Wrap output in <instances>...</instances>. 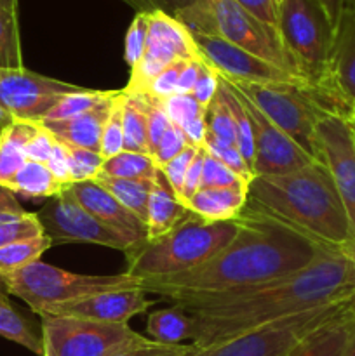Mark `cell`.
I'll list each match as a JSON object with an SVG mask.
<instances>
[{
    "label": "cell",
    "mask_w": 355,
    "mask_h": 356,
    "mask_svg": "<svg viewBox=\"0 0 355 356\" xmlns=\"http://www.w3.org/2000/svg\"><path fill=\"white\" fill-rule=\"evenodd\" d=\"M45 165L49 167V170L52 172V176L59 181L61 184L65 186H72L73 181H72V174H70V167H68V160H66V153L63 149L61 143L56 141L54 149H52V155L51 159L47 160Z\"/></svg>",
    "instance_id": "obj_52"
},
{
    "label": "cell",
    "mask_w": 355,
    "mask_h": 356,
    "mask_svg": "<svg viewBox=\"0 0 355 356\" xmlns=\"http://www.w3.org/2000/svg\"><path fill=\"white\" fill-rule=\"evenodd\" d=\"M56 146V139L42 127L37 122V129H35V134L31 136L30 141L24 146V153H26L28 160H33V162L47 163V160L51 159L52 149Z\"/></svg>",
    "instance_id": "obj_48"
},
{
    "label": "cell",
    "mask_w": 355,
    "mask_h": 356,
    "mask_svg": "<svg viewBox=\"0 0 355 356\" xmlns=\"http://www.w3.org/2000/svg\"><path fill=\"white\" fill-rule=\"evenodd\" d=\"M150 26V14L148 13H136L131 26H129L127 35H125V47L124 59L129 68H134L141 61L146 47V37H148Z\"/></svg>",
    "instance_id": "obj_39"
},
{
    "label": "cell",
    "mask_w": 355,
    "mask_h": 356,
    "mask_svg": "<svg viewBox=\"0 0 355 356\" xmlns=\"http://www.w3.org/2000/svg\"><path fill=\"white\" fill-rule=\"evenodd\" d=\"M244 9L249 10L251 14L261 19L263 23L277 28V14L278 3L275 0H237Z\"/></svg>",
    "instance_id": "obj_51"
},
{
    "label": "cell",
    "mask_w": 355,
    "mask_h": 356,
    "mask_svg": "<svg viewBox=\"0 0 355 356\" xmlns=\"http://www.w3.org/2000/svg\"><path fill=\"white\" fill-rule=\"evenodd\" d=\"M205 118H207V136L214 138L216 141L225 143V145L237 146L235 122H233L232 113H230V108L228 104H226L219 87L214 99H212L211 104L207 106Z\"/></svg>",
    "instance_id": "obj_35"
},
{
    "label": "cell",
    "mask_w": 355,
    "mask_h": 356,
    "mask_svg": "<svg viewBox=\"0 0 355 356\" xmlns=\"http://www.w3.org/2000/svg\"><path fill=\"white\" fill-rule=\"evenodd\" d=\"M68 190L59 197L49 198L47 204L37 212L44 233L52 240V245L73 242L96 243L124 254L134 249L125 236L87 212Z\"/></svg>",
    "instance_id": "obj_12"
},
{
    "label": "cell",
    "mask_w": 355,
    "mask_h": 356,
    "mask_svg": "<svg viewBox=\"0 0 355 356\" xmlns=\"http://www.w3.org/2000/svg\"><path fill=\"white\" fill-rule=\"evenodd\" d=\"M237 233V221L207 222L188 212L187 218L167 235L145 240L127 257L125 273L141 280L171 277L202 266L221 252Z\"/></svg>",
    "instance_id": "obj_4"
},
{
    "label": "cell",
    "mask_w": 355,
    "mask_h": 356,
    "mask_svg": "<svg viewBox=\"0 0 355 356\" xmlns=\"http://www.w3.org/2000/svg\"><path fill=\"white\" fill-rule=\"evenodd\" d=\"M122 110H124V103H122V90H118L113 103H111L110 111H108L106 120H104L103 124V132H101L100 153L104 160L124 152V125H122Z\"/></svg>",
    "instance_id": "obj_37"
},
{
    "label": "cell",
    "mask_w": 355,
    "mask_h": 356,
    "mask_svg": "<svg viewBox=\"0 0 355 356\" xmlns=\"http://www.w3.org/2000/svg\"><path fill=\"white\" fill-rule=\"evenodd\" d=\"M191 37H194L202 59L207 61L223 79L230 80V82L308 87L298 76L230 44L219 35L191 33Z\"/></svg>",
    "instance_id": "obj_15"
},
{
    "label": "cell",
    "mask_w": 355,
    "mask_h": 356,
    "mask_svg": "<svg viewBox=\"0 0 355 356\" xmlns=\"http://www.w3.org/2000/svg\"><path fill=\"white\" fill-rule=\"evenodd\" d=\"M240 99H242L244 106L249 113L251 124H253L254 177L289 174L310 165L312 162H317L312 156L306 155L291 138H287L277 125L271 124L244 94H240Z\"/></svg>",
    "instance_id": "obj_17"
},
{
    "label": "cell",
    "mask_w": 355,
    "mask_h": 356,
    "mask_svg": "<svg viewBox=\"0 0 355 356\" xmlns=\"http://www.w3.org/2000/svg\"><path fill=\"white\" fill-rule=\"evenodd\" d=\"M0 7L10 13H17V0H0Z\"/></svg>",
    "instance_id": "obj_59"
},
{
    "label": "cell",
    "mask_w": 355,
    "mask_h": 356,
    "mask_svg": "<svg viewBox=\"0 0 355 356\" xmlns=\"http://www.w3.org/2000/svg\"><path fill=\"white\" fill-rule=\"evenodd\" d=\"M155 179V177H153ZM153 179H115V177L97 176L96 183L103 186L111 197L117 198L131 214L141 222H146L148 214V198ZM146 226V225H145Z\"/></svg>",
    "instance_id": "obj_28"
},
{
    "label": "cell",
    "mask_w": 355,
    "mask_h": 356,
    "mask_svg": "<svg viewBox=\"0 0 355 356\" xmlns=\"http://www.w3.org/2000/svg\"><path fill=\"white\" fill-rule=\"evenodd\" d=\"M118 90L111 97L96 106L94 110L87 111V113L79 115V117L68 118V120H42L38 124L56 139V141L68 143V145L80 146V148L93 149V152L100 153L101 145V132H103V124L108 117L111 103H113L115 96Z\"/></svg>",
    "instance_id": "obj_20"
},
{
    "label": "cell",
    "mask_w": 355,
    "mask_h": 356,
    "mask_svg": "<svg viewBox=\"0 0 355 356\" xmlns=\"http://www.w3.org/2000/svg\"><path fill=\"white\" fill-rule=\"evenodd\" d=\"M355 118V104H354V108H352V117H350V120H354Z\"/></svg>",
    "instance_id": "obj_62"
},
{
    "label": "cell",
    "mask_w": 355,
    "mask_h": 356,
    "mask_svg": "<svg viewBox=\"0 0 355 356\" xmlns=\"http://www.w3.org/2000/svg\"><path fill=\"white\" fill-rule=\"evenodd\" d=\"M152 305H155V301H152L143 289H132V291L101 292L75 301L49 306L38 313V316L51 315L104 323H127L132 316L148 312Z\"/></svg>",
    "instance_id": "obj_18"
},
{
    "label": "cell",
    "mask_w": 355,
    "mask_h": 356,
    "mask_svg": "<svg viewBox=\"0 0 355 356\" xmlns=\"http://www.w3.org/2000/svg\"><path fill=\"white\" fill-rule=\"evenodd\" d=\"M235 221V236L212 259L184 273L143 280V291L167 299L239 291L296 273L329 250L251 200Z\"/></svg>",
    "instance_id": "obj_2"
},
{
    "label": "cell",
    "mask_w": 355,
    "mask_h": 356,
    "mask_svg": "<svg viewBox=\"0 0 355 356\" xmlns=\"http://www.w3.org/2000/svg\"><path fill=\"white\" fill-rule=\"evenodd\" d=\"M205 152L211 153L214 159H218L219 162L225 163L228 169H232L233 172L239 174L247 184H251V181L254 179V172L251 170V167L247 165V162L244 160V156L240 155L239 148L235 145H225V143L216 141L214 138L207 136L204 143Z\"/></svg>",
    "instance_id": "obj_40"
},
{
    "label": "cell",
    "mask_w": 355,
    "mask_h": 356,
    "mask_svg": "<svg viewBox=\"0 0 355 356\" xmlns=\"http://www.w3.org/2000/svg\"><path fill=\"white\" fill-rule=\"evenodd\" d=\"M198 148L197 146H191L188 145L183 152L180 153L178 156H174L171 162H167L162 169H159L160 172L164 174V177L167 179L169 186L173 188V191L176 193V197L181 200V191H183V183H184V177H187V170L190 167L191 160L195 159L197 155ZM183 204V202H181Z\"/></svg>",
    "instance_id": "obj_44"
},
{
    "label": "cell",
    "mask_w": 355,
    "mask_h": 356,
    "mask_svg": "<svg viewBox=\"0 0 355 356\" xmlns=\"http://www.w3.org/2000/svg\"><path fill=\"white\" fill-rule=\"evenodd\" d=\"M355 318V294L320 308L274 320L239 334L195 356H285L301 341L331 323Z\"/></svg>",
    "instance_id": "obj_6"
},
{
    "label": "cell",
    "mask_w": 355,
    "mask_h": 356,
    "mask_svg": "<svg viewBox=\"0 0 355 356\" xmlns=\"http://www.w3.org/2000/svg\"><path fill=\"white\" fill-rule=\"evenodd\" d=\"M320 2H322V6L326 7V10H327V14H329L331 21H333L334 28H336L338 19H340V14H341V10H343L345 0H320Z\"/></svg>",
    "instance_id": "obj_56"
},
{
    "label": "cell",
    "mask_w": 355,
    "mask_h": 356,
    "mask_svg": "<svg viewBox=\"0 0 355 356\" xmlns=\"http://www.w3.org/2000/svg\"><path fill=\"white\" fill-rule=\"evenodd\" d=\"M230 83L240 94H244L271 124L277 125L287 138H291L306 155L317 162H322L317 125L324 115L329 113L324 110L312 89L301 86Z\"/></svg>",
    "instance_id": "obj_8"
},
{
    "label": "cell",
    "mask_w": 355,
    "mask_h": 356,
    "mask_svg": "<svg viewBox=\"0 0 355 356\" xmlns=\"http://www.w3.org/2000/svg\"><path fill=\"white\" fill-rule=\"evenodd\" d=\"M183 134L187 138L188 145L197 146V148H204L205 138H207V118H205V111L195 117L187 127L183 129Z\"/></svg>",
    "instance_id": "obj_54"
},
{
    "label": "cell",
    "mask_w": 355,
    "mask_h": 356,
    "mask_svg": "<svg viewBox=\"0 0 355 356\" xmlns=\"http://www.w3.org/2000/svg\"><path fill=\"white\" fill-rule=\"evenodd\" d=\"M2 277L9 296H16L26 302L37 315L49 306L75 301L101 292L141 289L143 284L141 278L132 277L125 271L117 275H82L51 266L42 261H35Z\"/></svg>",
    "instance_id": "obj_5"
},
{
    "label": "cell",
    "mask_w": 355,
    "mask_h": 356,
    "mask_svg": "<svg viewBox=\"0 0 355 356\" xmlns=\"http://www.w3.org/2000/svg\"><path fill=\"white\" fill-rule=\"evenodd\" d=\"M150 26L145 54L131 70L125 92L146 94L153 79L174 61L202 58L190 30L166 13H148Z\"/></svg>",
    "instance_id": "obj_11"
},
{
    "label": "cell",
    "mask_w": 355,
    "mask_h": 356,
    "mask_svg": "<svg viewBox=\"0 0 355 356\" xmlns=\"http://www.w3.org/2000/svg\"><path fill=\"white\" fill-rule=\"evenodd\" d=\"M317 97L327 113L350 120L355 104V7L343 6L341 10L329 65Z\"/></svg>",
    "instance_id": "obj_14"
},
{
    "label": "cell",
    "mask_w": 355,
    "mask_h": 356,
    "mask_svg": "<svg viewBox=\"0 0 355 356\" xmlns=\"http://www.w3.org/2000/svg\"><path fill=\"white\" fill-rule=\"evenodd\" d=\"M37 122L14 120L0 132V186L9 188L14 176L26 163L24 146L35 134Z\"/></svg>",
    "instance_id": "obj_24"
},
{
    "label": "cell",
    "mask_w": 355,
    "mask_h": 356,
    "mask_svg": "<svg viewBox=\"0 0 355 356\" xmlns=\"http://www.w3.org/2000/svg\"><path fill=\"white\" fill-rule=\"evenodd\" d=\"M188 212L190 211L181 204L164 174L159 170L148 198V214L145 222L146 240L162 238L187 218Z\"/></svg>",
    "instance_id": "obj_22"
},
{
    "label": "cell",
    "mask_w": 355,
    "mask_h": 356,
    "mask_svg": "<svg viewBox=\"0 0 355 356\" xmlns=\"http://www.w3.org/2000/svg\"><path fill=\"white\" fill-rule=\"evenodd\" d=\"M159 174L155 160L145 153L122 152L103 162L97 176L115 179H153Z\"/></svg>",
    "instance_id": "obj_30"
},
{
    "label": "cell",
    "mask_w": 355,
    "mask_h": 356,
    "mask_svg": "<svg viewBox=\"0 0 355 356\" xmlns=\"http://www.w3.org/2000/svg\"><path fill=\"white\" fill-rule=\"evenodd\" d=\"M204 156H205V149L198 148L197 155L195 159L191 160L190 167L187 170V177H184L183 183V191H181V202L187 207L188 202L194 198V195L200 190L202 186V169H204Z\"/></svg>",
    "instance_id": "obj_50"
},
{
    "label": "cell",
    "mask_w": 355,
    "mask_h": 356,
    "mask_svg": "<svg viewBox=\"0 0 355 356\" xmlns=\"http://www.w3.org/2000/svg\"><path fill=\"white\" fill-rule=\"evenodd\" d=\"M9 190L30 198H54L65 193L68 186L59 183L45 163L26 160L9 184Z\"/></svg>",
    "instance_id": "obj_27"
},
{
    "label": "cell",
    "mask_w": 355,
    "mask_h": 356,
    "mask_svg": "<svg viewBox=\"0 0 355 356\" xmlns=\"http://www.w3.org/2000/svg\"><path fill=\"white\" fill-rule=\"evenodd\" d=\"M197 350L194 344H160L152 341L145 346L134 348L117 356H195Z\"/></svg>",
    "instance_id": "obj_49"
},
{
    "label": "cell",
    "mask_w": 355,
    "mask_h": 356,
    "mask_svg": "<svg viewBox=\"0 0 355 356\" xmlns=\"http://www.w3.org/2000/svg\"><path fill=\"white\" fill-rule=\"evenodd\" d=\"M51 247L52 240L47 235L0 247V275L14 273L35 261H40L42 254Z\"/></svg>",
    "instance_id": "obj_31"
},
{
    "label": "cell",
    "mask_w": 355,
    "mask_h": 356,
    "mask_svg": "<svg viewBox=\"0 0 355 356\" xmlns=\"http://www.w3.org/2000/svg\"><path fill=\"white\" fill-rule=\"evenodd\" d=\"M0 337L26 348L35 355L42 356L44 353L42 337L33 332L30 323L10 306V302H0Z\"/></svg>",
    "instance_id": "obj_32"
},
{
    "label": "cell",
    "mask_w": 355,
    "mask_h": 356,
    "mask_svg": "<svg viewBox=\"0 0 355 356\" xmlns=\"http://www.w3.org/2000/svg\"><path fill=\"white\" fill-rule=\"evenodd\" d=\"M146 97V141H148V153L153 155L155 148L159 146L160 139L164 138L171 124L166 110H164L162 101L152 97L150 94H145Z\"/></svg>",
    "instance_id": "obj_41"
},
{
    "label": "cell",
    "mask_w": 355,
    "mask_h": 356,
    "mask_svg": "<svg viewBox=\"0 0 355 356\" xmlns=\"http://www.w3.org/2000/svg\"><path fill=\"white\" fill-rule=\"evenodd\" d=\"M146 332L150 339L160 344H184V341L194 339L195 323L194 316L180 306L159 309L148 315Z\"/></svg>",
    "instance_id": "obj_25"
},
{
    "label": "cell",
    "mask_w": 355,
    "mask_h": 356,
    "mask_svg": "<svg viewBox=\"0 0 355 356\" xmlns=\"http://www.w3.org/2000/svg\"><path fill=\"white\" fill-rule=\"evenodd\" d=\"M42 235H45L44 226H42L37 212H24L23 216L0 222V247L37 238Z\"/></svg>",
    "instance_id": "obj_38"
},
{
    "label": "cell",
    "mask_w": 355,
    "mask_h": 356,
    "mask_svg": "<svg viewBox=\"0 0 355 356\" xmlns=\"http://www.w3.org/2000/svg\"><path fill=\"white\" fill-rule=\"evenodd\" d=\"M0 302H9V292H7V285L3 282V277L0 275Z\"/></svg>",
    "instance_id": "obj_58"
},
{
    "label": "cell",
    "mask_w": 355,
    "mask_h": 356,
    "mask_svg": "<svg viewBox=\"0 0 355 356\" xmlns=\"http://www.w3.org/2000/svg\"><path fill=\"white\" fill-rule=\"evenodd\" d=\"M24 209L17 202L16 195L6 186H0V222L9 221V219L17 218L24 214Z\"/></svg>",
    "instance_id": "obj_55"
},
{
    "label": "cell",
    "mask_w": 355,
    "mask_h": 356,
    "mask_svg": "<svg viewBox=\"0 0 355 356\" xmlns=\"http://www.w3.org/2000/svg\"><path fill=\"white\" fill-rule=\"evenodd\" d=\"M138 13H166L176 17L190 33L216 35L209 0H122Z\"/></svg>",
    "instance_id": "obj_23"
},
{
    "label": "cell",
    "mask_w": 355,
    "mask_h": 356,
    "mask_svg": "<svg viewBox=\"0 0 355 356\" xmlns=\"http://www.w3.org/2000/svg\"><path fill=\"white\" fill-rule=\"evenodd\" d=\"M122 125H124V149L134 153H148L146 141V97L145 94H131L122 89Z\"/></svg>",
    "instance_id": "obj_29"
},
{
    "label": "cell",
    "mask_w": 355,
    "mask_h": 356,
    "mask_svg": "<svg viewBox=\"0 0 355 356\" xmlns=\"http://www.w3.org/2000/svg\"><path fill=\"white\" fill-rule=\"evenodd\" d=\"M184 61H174L171 63L167 68H164L159 75L153 79L152 86L148 87V92L152 97H157V99L164 101L167 97L174 96L176 94L178 87V79H180L181 68H183Z\"/></svg>",
    "instance_id": "obj_47"
},
{
    "label": "cell",
    "mask_w": 355,
    "mask_h": 356,
    "mask_svg": "<svg viewBox=\"0 0 355 356\" xmlns=\"http://www.w3.org/2000/svg\"><path fill=\"white\" fill-rule=\"evenodd\" d=\"M343 356H355V332H354V336H352L350 343H348V346H347V350H345Z\"/></svg>",
    "instance_id": "obj_60"
},
{
    "label": "cell",
    "mask_w": 355,
    "mask_h": 356,
    "mask_svg": "<svg viewBox=\"0 0 355 356\" xmlns=\"http://www.w3.org/2000/svg\"><path fill=\"white\" fill-rule=\"evenodd\" d=\"M187 146H188V141L187 138H184L183 131L178 129L176 125H171L169 131H167L166 134H164V138L160 139L159 146H157L155 152H153L152 159L155 160L157 167L162 169L167 162H171L174 156L180 155Z\"/></svg>",
    "instance_id": "obj_45"
},
{
    "label": "cell",
    "mask_w": 355,
    "mask_h": 356,
    "mask_svg": "<svg viewBox=\"0 0 355 356\" xmlns=\"http://www.w3.org/2000/svg\"><path fill=\"white\" fill-rule=\"evenodd\" d=\"M249 200L247 186L200 188L188 202L187 209L207 222L235 221Z\"/></svg>",
    "instance_id": "obj_21"
},
{
    "label": "cell",
    "mask_w": 355,
    "mask_h": 356,
    "mask_svg": "<svg viewBox=\"0 0 355 356\" xmlns=\"http://www.w3.org/2000/svg\"><path fill=\"white\" fill-rule=\"evenodd\" d=\"M61 146L66 153V160H68V167H70V174H72L73 184L96 179L97 174L101 172V167H103V162H104L101 153L93 152V149H87V148H80V146L68 145V143H61Z\"/></svg>",
    "instance_id": "obj_36"
},
{
    "label": "cell",
    "mask_w": 355,
    "mask_h": 356,
    "mask_svg": "<svg viewBox=\"0 0 355 356\" xmlns=\"http://www.w3.org/2000/svg\"><path fill=\"white\" fill-rule=\"evenodd\" d=\"M200 68H202V58L184 61L183 68H181V73H180V79H178L176 94H191L195 83H197Z\"/></svg>",
    "instance_id": "obj_53"
},
{
    "label": "cell",
    "mask_w": 355,
    "mask_h": 356,
    "mask_svg": "<svg viewBox=\"0 0 355 356\" xmlns=\"http://www.w3.org/2000/svg\"><path fill=\"white\" fill-rule=\"evenodd\" d=\"M219 87V73L209 65L207 61L202 59V68L198 73L197 83H195L194 90H191V96L195 97L198 104H200L204 110H207V106L211 104V101L214 99L216 92H218Z\"/></svg>",
    "instance_id": "obj_46"
},
{
    "label": "cell",
    "mask_w": 355,
    "mask_h": 356,
    "mask_svg": "<svg viewBox=\"0 0 355 356\" xmlns=\"http://www.w3.org/2000/svg\"><path fill=\"white\" fill-rule=\"evenodd\" d=\"M355 294V247L329 249L296 273L267 284L209 296L171 299L194 316L191 344L200 351L274 320Z\"/></svg>",
    "instance_id": "obj_1"
},
{
    "label": "cell",
    "mask_w": 355,
    "mask_h": 356,
    "mask_svg": "<svg viewBox=\"0 0 355 356\" xmlns=\"http://www.w3.org/2000/svg\"><path fill=\"white\" fill-rule=\"evenodd\" d=\"M86 87L38 75L26 68H0V106L14 120L40 122L66 94L80 92Z\"/></svg>",
    "instance_id": "obj_13"
},
{
    "label": "cell",
    "mask_w": 355,
    "mask_h": 356,
    "mask_svg": "<svg viewBox=\"0 0 355 356\" xmlns=\"http://www.w3.org/2000/svg\"><path fill=\"white\" fill-rule=\"evenodd\" d=\"M275 2H277V3H281V2H282V0H275Z\"/></svg>",
    "instance_id": "obj_64"
},
{
    "label": "cell",
    "mask_w": 355,
    "mask_h": 356,
    "mask_svg": "<svg viewBox=\"0 0 355 356\" xmlns=\"http://www.w3.org/2000/svg\"><path fill=\"white\" fill-rule=\"evenodd\" d=\"M205 149V148H204ZM225 186H247L249 184L237 172L219 162L218 159L205 152L204 169H202V186L200 188H225Z\"/></svg>",
    "instance_id": "obj_43"
},
{
    "label": "cell",
    "mask_w": 355,
    "mask_h": 356,
    "mask_svg": "<svg viewBox=\"0 0 355 356\" xmlns=\"http://www.w3.org/2000/svg\"><path fill=\"white\" fill-rule=\"evenodd\" d=\"M355 332V318L331 323L317 330L285 356H343Z\"/></svg>",
    "instance_id": "obj_26"
},
{
    "label": "cell",
    "mask_w": 355,
    "mask_h": 356,
    "mask_svg": "<svg viewBox=\"0 0 355 356\" xmlns=\"http://www.w3.org/2000/svg\"><path fill=\"white\" fill-rule=\"evenodd\" d=\"M345 6H350V7H355V0H345Z\"/></svg>",
    "instance_id": "obj_61"
},
{
    "label": "cell",
    "mask_w": 355,
    "mask_h": 356,
    "mask_svg": "<svg viewBox=\"0 0 355 356\" xmlns=\"http://www.w3.org/2000/svg\"><path fill=\"white\" fill-rule=\"evenodd\" d=\"M277 30L301 79L317 94L329 65L334 24L320 0H282Z\"/></svg>",
    "instance_id": "obj_7"
},
{
    "label": "cell",
    "mask_w": 355,
    "mask_h": 356,
    "mask_svg": "<svg viewBox=\"0 0 355 356\" xmlns=\"http://www.w3.org/2000/svg\"><path fill=\"white\" fill-rule=\"evenodd\" d=\"M68 191L87 212H90L94 218L125 236L134 247L141 245L146 240L145 222L131 214L117 198L111 197L96 181L72 184Z\"/></svg>",
    "instance_id": "obj_19"
},
{
    "label": "cell",
    "mask_w": 355,
    "mask_h": 356,
    "mask_svg": "<svg viewBox=\"0 0 355 356\" xmlns=\"http://www.w3.org/2000/svg\"><path fill=\"white\" fill-rule=\"evenodd\" d=\"M249 200L327 249L355 247V235L329 169L312 162L277 176H256Z\"/></svg>",
    "instance_id": "obj_3"
},
{
    "label": "cell",
    "mask_w": 355,
    "mask_h": 356,
    "mask_svg": "<svg viewBox=\"0 0 355 356\" xmlns=\"http://www.w3.org/2000/svg\"><path fill=\"white\" fill-rule=\"evenodd\" d=\"M0 68L19 70L23 66L19 44V28H17V13L0 7Z\"/></svg>",
    "instance_id": "obj_34"
},
{
    "label": "cell",
    "mask_w": 355,
    "mask_h": 356,
    "mask_svg": "<svg viewBox=\"0 0 355 356\" xmlns=\"http://www.w3.org/2000/svg\"><path fill=\"white\" fill-rule=\"evenodd\" d=\"M320 159L329 169L355 235V132L350 120L324 115L317 125Z\"/></svg>",
    "instance_id": "obj_16"
},
{
    "label": "cell",
    "mask_w": 355,
    "mask_h": 356,
    "mask_svg": "<svg viewBox=\"0 0 355 356\" xmlns=\"http://www.w3.org/2000/svg\"><path fill=\"white\" fill-rule=\"evenodd\" d=\"M209 6L214 19L216 35L303 80L298 66L282 44L277 28L258 19L237 0H209Z\"/></svg>",
    "instance_id": "obj_10"
},
{
    "label": "cell",
    "mask_w": 355,
    "mask_h": 356,
    "mask_svg": "<svg viewBox=\"0 0 355 356\" xmlns=\"http://www.w3.org/2000/svg\"><path fill=\"white\" fill-rule=\"evenodd\" d=\"M42 356H117L152 343L129 323L42 315Z\"/></svg>",
    "instance_id": "obj_9"
},
{
    "label": "cell",
    "mask_w": 355,
    "mask_h": 356,
    "mask_svg": "<svg viewBox=\"0 0 355 356\" xmlns=\"http://www.w3.org/2000/svg\"><path fill=\"white\" fill-rule=\"evenodd\" d=\"M350 124H352V129H354V132H355V118L354 120H350Z\"/></svg>",
    "instance_id": "obj_63"
},
{
    "label": "cell",
    "mask_w": 355,
    "mask_h": 356,
    "mask_svg": "<svg viewBox=\"0 0 355 356\" xmlns=\"http://www.w3.org/2000/svg\"><path fill=\"white\" fill-rule=\"evenodd\" d=\"M113 94L115 90H96V89H84L80 90V92L66 94V96H63L61 99L54 104V108L49 111L47 117H45L44 120L59 122V120H68V118L79 117V115L87 113V111L100 106L103 101H106L108 97H111Z\"/></svg>",
    "instance_id": "obj_33"
},
{
    "label": "cell",
    "mask_w": 355,
    "mask_h": 356,
    "mask_svg": "<svg viewBox=\"0 0 355 356\" xmlns=\"http://www.w3.org/2000/svg\"><path fill=\"white\" fill-rule=\"evenodd\" d=\"M162 104L167 117H169L171 124L176 125L181 131H183L195 117H198L200 113L207 111L195 101V97L191 96V94H174V96L164 99Z\"/></svg>",
    "instance_id": "obj_42"
},
{
    "label": "cell",
    "mask_w": 355,
    "mask_h": 356,
    "mask_svg": "<svg viewBox=\"0 0 355 356\" xmlns=\"http://www.w3.org/2000/svg\"><path fill=\"white\" fill-rule=\"evenodd\" d=\"M14 122V118H13V115L10 113H7L6 110H3L2 106H0V132L3 131V129L7 127V125H10Z\"/></svg>",
    "instance_id": "obj_57"
}]
</instances>
